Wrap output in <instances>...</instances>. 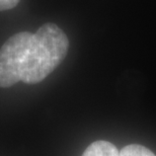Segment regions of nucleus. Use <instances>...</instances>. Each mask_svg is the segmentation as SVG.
<instances>
[{
    "mask_svg": "<svg viewBox=\"0 0 156 156\" xmlns=\"http://www.w3.org/2000/svg\"><path fill=\"white\" fill-rule=\"evenodd\" d=\"M68 49L66 34L55 23L44 24L35 34L11 36L0 48V87L41 82L63 62Z\"/></svg>",
    "mask_w": 156,
    "mask_h": 156,
    "instance_id": "obj_1",
    "label": "nucleus"
},
{
    "mask_svg": "<svg viewBox=\"0 0 156 156\" xmlns=\"http://www.w3.org/2000/svg\"><path fill=\"white\" fill-rule=\"evenodd\" d=\"M81 156H120V152L113 143L98 140L91 143Z\"/></svg>",
    "mask_w": 156,
    "mask_h": 156,
    "instance_id": "obj_2",
    "label": "nucleus"
},
{
    "mask_svg": "<svg viewBox=\"0 0 156 156\" xmlns=\"http://www.w3.org/2000/svg\"><path fill=\"white\" fill-rule=\"evenodd\" d=\"M120 156H156L150 149L138 144L127 145L122 149Z\"/></svg>",
    "mask_w": 156,
    "mask_h": 156,
    "instance_id": "obj_3",
    "label": "nucleus"
},
{
    "mask_svg": "<svg viewBox=\"0 0 156 156\" xmlns=\"http://www.w3.org/2000/svg\"><path fill=\"white\" fill-rule=\"evenodd\" d=\"M20 0H0V11L8 10L15 7Z\"/></svg>",
    "mask_w": 156,
    "mask_h": 156,
    "instance_id": "obj_4",
    "label": "nucleus"
}]
</instances>
